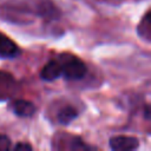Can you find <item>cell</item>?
Here are the masks:
<instances>
[{
    "label": "cell",
    "mask_w": 151,
    "mask_h": 151,
    "mask_svg": "<svg viewBox=\"0 0 151 151\" xmlns=\"http://www.w3.org/2000/svg\"><path fill=\"white\" fill-rule=\"evenodd\" d=\"M60 76H61V65H60V61H57V60L48 61L40 72V78L46 81L55 80Z\"/></svg>",
    "instance_id": "obj_3"
},
{
    "label": "cell",
    "mask_w": 151,
    "mask_h": 151,
    "mask_svg": "<svg viewBox=\"0 0 151 151\" xmlns=\"http://www.w3.org/2000/svg\"><path fill=\"white\" fill-rule=\"evenodd\" d=\"M15 150H32V146L29 145V144H27V143H19V144H17L15 145V147H14Z\"/></svg>",
    "instance_id": "obj_11"
},
{
    "label": "cell",
    "mask_w": 151,
    "mask_h": 151,
    "mask_svg": "<svg viewBox=\"0 0 151 151\" xmlns=\"http://www.w3.org/2000/svg\"><path fill=\"white\" fill-rule=\"evenodd\" d=\"M144 24H145V26H144L143 31H139V34L142 37H144V39L149 40L150 39V19H149V13L144 18Z\"/></svg>",
    "instance_id": "obj_8"
},
{
    "label": "cell",
    "mask_w": 151,
    "mask_h": 151,
    "mask_svg": "<svg viewBox=\"0 0 151 151\" xmlns=\"http://www.w3.org/2000/svg\"><path fill=\"white\" fill-rule=\"evenodd\" d=\"M70 147H71L72 150H85V149H87V146L81 142V139H80V138H77V137L72 139Z\"/></svg>",
    "instance_id": "obj_9"
},
{
    "label": "cell",
    "mask_w": 151,
    "mask_h": 151,
    "mask_svg": "<svg viewBox=\"0 0 151 151\" xmlns=\"http://www.w3.org/2000/svg\"><path fill=\"white\" fill-rule=\"evenodd\" d=\"M60 65H61V74H64V77L68 80L81 79L84 78L87 71L85 63L81 59L72 55L63 58V61L60 63Z\"/></svg>",
    "instance_id": "obj_1"
},
{
    "label": "cell",
    "mask_w": 151,
    "mask_h": 151,
    "mask_svg": "<svg viewBox=\"0 0 151 151\" xmlns=\"http://www.w3.org/2000/svg\"><path fill=\"white\" fill-rule=\"evenodd\" d=\"M139 146V140L132 136H114L110 139V147L116 151H132Z\"/></svg>",
    "instance_id": "obj_2"
},
{
    "label": "cell",
    "mask_w": 151,
    "mask_h": 151,
    "mask_svg": "<svg viewBox=\"0 0 151 151\" xmlns=\"http://www.w3.org/2000/svg\"><path fill=\"white\" fill-rule=\"evenodd\" d=\"M77 116H78L77 110H76L73 106H71V105H66V106L61 107V109L58 111L57 118H58V122H59L60 124L67 125V124H70Z\"/></svg>",
    "instance_id": "obj_7"
},
{
    "label": "cell",
    "mask_w": 151,
    "mask_h": 151,
    "mask_svg": "<svg viewBox=\"0 0 151 151\" xmlns=\"http://www.w3.org/2000/svg\"><path fill=\"white\" fill-rule=\"evenodd\" d=\"M9 147H11V139L5 134H0V151H6Z\"/></svg>",
    "instance_id": "obj_10"
},
{
    "label": "cell",
    "mask_w": 151,
    "mask_h": 151,
    "mask_svg": "<svg viewBox=\"0 0 151 151\" xmlns=\"http://www.w3.org/2000/svg\"><path fill=\"white\" fill-rule=\"evenodd\" d=\"M19 54V48L13 40L5 34H0V57L1 58H14Z\"/></svg>",
    "instance_id": "obj_4"
},
{
    "label": "cell",
    "mask_w": 151,
    "mask_h": 151,
    "mask_svg": "<svg viewBox=\"0 0 151 151\" xmlns=\"http://www.w3.org/2000/svg\"><path fill=\"white\" fill-rule=\"evenodd\" d=\"M14 87L15 81L13 77L7 72L0 71V99H6L12 96L11 93L13 92Z\"/></svg>",
    "instance_id": "obj_5"
},
{
    "label": "cell",
    "mask_w": 151,
    "mask_h": 151,
    "mask_svg": "<svg viewBox=\"0 0 151 151\" xmlns=\"http://www.w3.org/2000/svg\"><path fill=\"white\" fill-rule=\"evenodd\" d=\"M13 112L19 117H31L35 112V106L28 100H17L12 105Z\"/></svg>",
    "instance_id": "obj_6"
}]
</instances>
